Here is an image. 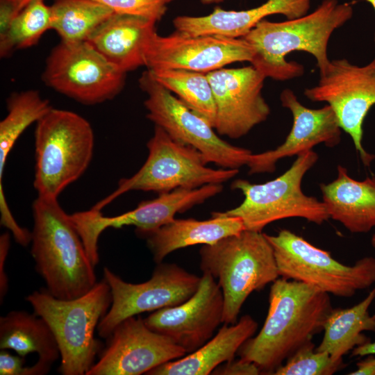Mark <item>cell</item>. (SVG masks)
Wrapping results in <instances>:
<instances>
[{
    "label": "cell",
    "mask_w": 375,
    "mask_h": 375,
    "mask_svg": "<svg viewBox=\"0 0 375 375\" xmlns=\"http://www.w3.org/2000/svg\"><path fill=\"white\" fill-rule=\"evenodd\" d=\"M310 6V0H267L248 10L216 8L204 16H178L174 19L173 25L176 31L188 35H217L241 38L267 16L280 14L292 19L306 15Z\"/></svg>",
    "instance_id": "cell-20"
},
{
    "label": "cell",
    "mask_w": 375,
    "mask_h": 375,
    "mask_svg": "<svg viewBox=\"0 0 375 375\" xmlns=\"http://www.w3.org/2000/svg\"><path fill=\"white\" fill-rule=\"evenodd\" d=\"M343 366L326 351H318L310 341L297 349L276 369L275 375H331Z\"/></svg>",
    "instance_id": "cell-31"
},
{
    "label": "cell",
    "mask_w": 375,
    "mask_h": 375,
    "mask_svg": "<svg viewBox=\"0 0 375 375\" xmlns=\"http://www.w3.org/2000/svg\"><path fill=\"white\" fill-rule=\"evenodd\" d=\"M199 256L201 270L222 289L224 324L237 322L247 297L280 277L273 248L262 232L244 230L203 245Z\"/></svg>",
    "instance_id": "cell-5"
},
{
    "label": "cell",
    "mask_w": 375,
    "mask_h": 375,
    "mask_svg": "<svg viewBox=\"0 0 375 375\" xmlns=\"http://www.w3.org/2000/svg\"><path fill=\"white\" fill-rule=\"evenodd\" d=\"M25 358L10 353L6 349L0 352L1 375H26L27 367H24Z\"/></svg>",
    "instance_id": "cell-34"
},
{
    "label": "cell",
    "mask_w": 375,
    "mask_h": 375,
    "mask_svg": "<svg viewBox=\"0 0 375 375\" xmlns=\"http://www.w3.org/2000/svg\"><path fill=\"white\" fill-rule=\"evenodd\" d=\"M10 247V233H3L0 236V301H3L8 291V278L6 274L5 265Z\"/></svg>",
    "instance_id": "cell-35"
},
{
    "label": "cell",
    "mask_w": 375,
    "mask_h": 375,
    "mask_svg": "<svg viewBox=\"0 0 375 375\" xmlns=\"http://www.w3.org/2000/svg\"><path fill=\"white\" fill-rule=\"evenodd\" d=\"M0 349H12L25 358L36 353L38 361L29 366L31 375L47 374L60 358L56 338L46 321L26 310H11L0 317Z\"/></svg>",
    "instance_id": "cell-25"
},
{
    "label": "cell",
    "mask_w": 375,
    "mask_h": 375,
    "mask_svg": "<svg viewBox=\"0 0 375 375\" xmlns=\"http://www.w3.org/2000/svg\"><path fill=\"white\" fill-rule=\"evenodd\" d=\"M115 13L145 17L158 22L167 10V0H95Z\"/></svg>",
    "instance_id": "cell-32"
},
{
    "label": "cell",
    "mask_w": 375,
    "mask_h": 375,
    "mask_svg": "<svg viewBox=\"0 0 375 375\" xmlns=\"http://www.w3.org/2000/svg\"><path fill=\"white\" fill-rule=\"evenodd\" d=\"M214 374L221 375H257L261 374L256 364L240 358L228 362L221 367H217L213 372Z\"/></svg>",
    "instance_id": "cell-33"
},
{
    "label": "cell",
    "mask_w": 375,
    "mask_h": 375,
    "mask_svg": "<svg viewBox=\"0 0 375 375\" xmlns=\"http://www.w3.org/2000/svg\"><path fill=\"white\" fill-rule=\"evenodd\" d=\"M52 108L38 91L29 90L12 94L7 99V115L0 122V176L6 162L22 133Z\"/></svg>",
    "instance_id": "cell-29"
},
{
    "label": "cell",
    "mask_w": 375,
    "mask_h": 375,
    "mask_svg": "<svg viewBox=\"0 0 375 375\" xmlns=\"http://www.w3.org/2000/svg\"><path fill=\"white\" fill-rule=\"evenodd\" d=\"M51 29V8L44 0H32L12 20L8 30L0 36V54L8 56L16 49L35 45Z\"/></svg>",
    "instance_id": "cell-30"
},
{
    "label": "cell",
    "mask_w": 375,
    "mask_h": 375,
    "mask_svg": "<svg viewBox=\"0 0 375 375\" xmlns=\"http://www.w3.org/2000/svg\"><path fill=\"white\" fill-rule=\"evenodd\" d=\"M304 95L332 108L341 129L351 138L362 163L369 166L375 156L362 146V126L375 105V58L364 66L353 65L345 58L331 60L320 74L318 84L306 89Z\"/></svg>",
    "instance_id": "cell-13"
},
{
    "label": "cell",
    "mask_w": 375,
    "mask_h": 375,
    "mask_svg": "<svg viewBox=\"0 0 375 375\" xmlns=\"http://www.w3.org/2000/svg\"><path fill=\"white\" fill-rule=\"evenodd\" d=\"M103 279L111 289L112 301L97 331L106 340L128 317L185 302L197 290L201 277L176 264L162 262L157 264L150 279L143 283L126 282L108 267L103 268Z\"/></svg>",
    "instance_id": "cell-12"
},
{
    "label": "cell",
    "mask_w": 375,
    "mask_h": 375,
    "mask_svg": "<svg viewBox=\"0 0 375 375\" xmlns=\"http://www.w3.org/2000/svg\"><path fill=\"white\" fill-rule=\"evenodd\" d=\"M258 323L249 315L233 324H224L196 351L162 364L148 375H208L219 365L234 359L242 344L256 333Z\"/></svg>",
    "instance_id": "cell-23"
},
{
    "label": "cell",
    "mask_w": 375,
    "mask_h": 375,
    "mask_svg": "<svg viewBox=\"0 0 375 375\" xmlns=\"http://www.w3.org/2000/svg\"><path fill=\"white\" fill-rule=\"evenodd\" d=\"M156 22L145 17L113 13L86 40L122 72L144 66V49Z\"/></svg>",
    "instance_id": "cell-22"
},
{
    "label": "cell",
    "mask_w": 375,
    "mask_h": 375,
    "mask_svg": "<svg viewBox=\"0 0 375 375\" xmlns=\"http://www.w3.org/2000/svg\"><path fill=\"white\" fill-rule=\"evenodd\" d=\"M216 107L214 128L238 139L265 122L270 108L262 94L265 76L253 66L221 68L206 73Z\"/></svg>",
    "instance_id": "cell-17"
},
{
    "label": "cell",
    "mask_w": 375,
    "mask_h": 375,
    "mask_svg": "<svg viewBox=\"0 0 375 375\" xmlns=\"http://www.w3.org/2000/svg\"><path fill=\"white\" fill-rule=\"evenodd\" d=\"M51 29L66 43L86 41L114 12L95 0H55Z\"/></svg>",
    "instance_id": "cell-27"
},
{
    "label": "cell",
    "mask_w": 375,
    "mask_h": 375,
    "mask_svg": "<svg viewBox=\"0 0 375 375\" xmlns=\"http://www.w3.org/2000/svg\"><path fill=\"white\" fill-rule=\"evenodd\" d=\"M139 85L147 94V117L155 126L174 140L197 149L207 164L236 169L247 166L253 154L251 150L222 139L208 122L157 82L148 70L142 74Z\"/></svg>",
    "instance_id": "cell-10"
},
{
    "label": "cell",
    "mask_w": 375,
    "mask_h": 375,
    "mask_svg": "<svg viewBox=\"0 0 375 375\" xmlns=\"http://www.w3.org/2000/svg\"><path fill=\"white\" fill-rule=\"evenodd\" d=\"M87 375H140L187 354L166 336L150 329L140 316L119 323L106 339Z\"/></svg>",
    "instance_id": "cell-16"
},
{
    "label": "cell",
    "mask_w": 375,
    "mask_h": 375,
    "mask_svg": "<svg viewBox=\"0 0 375 375\" xmlns=\"http://www.w3.org/2000/svg\"><path fill=\"white\" fill-rule=\"evenodd\" d=\"M147 147L148 156L141 168L132 176L120 179L116 190L92 209L101 211L129 191L161 194L178 188L196 189L208 184H222L239 172L236 169H216L208 167L197 149L174 140L158 126H155Z\"/></svg>",
    "instance_id": "cell-8"
},
{
    "label": "cell",
    "mask_w": 375,
    "mask_h": 375,
    "mask_svg": "<svg viewBox=\"0 0 375 375\" xmlns=\"http://www.w3.org/2000/svg\"><path fill=\"white\" fill-rule=\"evenodd\" d=\"M153 78L214 128L216 107L206 73L179 69H147Z\"/></svg>",
    "instance_id": "cell-28"
},
{
    "label": "cell",
    "mask_w": 375,
    "mask_h": 375,
    "mask_svg": "<svg viewBox=\"0 0 375 375\" xmlns=\"http://www.w3.org/2000/svg\"><path fill=\"white\" fill-rule=\"evenodd\" d=\"M201 2L203 4H212L221 3L224 0H200Z\"/></svg>",
    "instance_id": "cell-39"
},
{
    "label": "cell",
    "mask_w": 375,
    "mask_h": 375,
    "mask_svg": "<svg viewBox=\"0 0 375 375\" xmlns=\"http://www.w3.org/2000/svg\"><path fill=\"white\" fill-rule=\"evenodd\" d=\"M253 51L242 38L217 35H188L178 31L162 36L155 30L144 49L149 70L179 69L208 73L235 62H251Z\"/></svg>",
    "instance_id": "cell-15"
},
{
    "label": "cell",
    "mask_w": 375,
    "mask_h": 375,
    "mask_svg": "<svg viewBox=\"0 0 375 375\" xmlns=\"http://www.w3.org/2000/svg\"><path fill=\"white\" fill-rule=\"evenodd\" d=\"M224 297L217 281L203 273L196 292L185 302L153 311L144 319L152 331L162 334L190 353L208 342L223 323Z\"/></svg>",
    "instance_id": "cell-18"
},
{
    "label": "cell",
    "mask_w": 375,
    "mask_h": 375,
    "mask_svg": "<svg viewBox=\"0 0 375 375\" xmlns=\"http://www.w3.org/2000/svg\"><path fill=\"white\" fill-rule=\"evenodd\" d=\"M26 301L46 321L56 338L60 353L59 372L87 375L101 351L94 332L112 301L111 289L105 279L73 299H58L42 288L28 294Z\"/></svg>",
    "instance_id": "cell-4"
},
{
    "label": "cell",
    "mask_w": 375,
    "mask_h": 375,
    "mask_svg": "<svg viewBox=\"0 0 375 375\" xmlns=\"http://www.w3.org/2000/svg\"><path fill=\"white\" fill-rule=\"evenodd\" d=\"M371 244L375 251V233L372 236Z\"/></svg>",
    "instance_id": "cell-41"
},
{
    "label": "cell",
    "mask_w": 375,
    "mask_h": 375,
    "mask_svg": "<svg viewBox=\"0 0 375 375\" xmlns=\"http://www.w3.org/2000/svg\"><path fill=\"white\" fill-rule=\"evenodd\" d=\"M222 190V184H208L192 190L178 188L143 201L135 209L117 216L106 217L91 208L70 215V217L90 261L96 267L99 260V238L106 228L133 226L136 233L142 236L171 222L176 214L205 202Z\"/></svg>",
    "instance_id": "cell-14"
},
{
    "label": "cell",
    "mask_w": 375,
    "mask_h": 375,
    "mask_svg": "<svg viewBox=\"0 0 375 375\" xmlns=\"http://www.w3.org/2000/svg\"><path fill=\"white\" fill-rule=\"evenodd\" d=\"M374 315V317H375V315Z\"/></svg>",
    "instance_id": "cell-43"
},
{
    "label": "cell",
    "mask_w": 375,
    "mask_h": 375,
    "mask_svg": "<svg viewBox=\"0 0 375 375\" xmlns=\"http://www.w3.org/2000/svg\"><path fill=\"white\" fill-rule=\"evenodd\" d=\"M332 309L329 294L303 282L278 278L270 288L264 324L240 348V358L256 364L261 374H273L324 330Z\"/></svg>",
    "instance_id": "cell-1"
},
{
    "label": "cell",
    "mask_w": 375,
    "mask_h": 375,
    "mask_svg": "<svg viewBox=\"0 0 375 375\" xmlns=\"http://www.w3.org/2000/svg\"><path fill=\"white\" fill-rule=\"evenodd\" d=\"M172 1H173V0H167V3H169V2H171Z\"/></svg>",
    "instance_id": "cell-42"
},
{
    "label": "cell",
    "mask_w": 375,
    "mask_h": 375,
    "mask_svg": "<svg viewBox=\"0 0 375 375\" xmlns=\"http://www.w3.org/2000/svg\"><path fill=\"white\" fill-rule=\"evenodd\" d=\"M265 235L273 248L281 277L340 297H351L375 283L374 257L366 256L353 265H346L290 230Z\"/></svg>",
    "instance_id": "cell-9"
},
{
    "label": "cell",
    "mask_w": 375,
    "mask_h": 375,
    "mask_svg": "<svg viewBox=\"0 0 375 375\" xmlns=\"http://www.w3.org/2000/svg\"><path fill=\"white\" fill-rule=\"evenodd\" d=\"M32 209L31 253L45 289L64 300L85 294L97 282L95 267L70 215L58 199L38 197Z\"/></svg>",
    "instance_id": "cell-3"
},
{
    "label": "cell",
    "mask_w": 375,
    "mask_h": 375,
    "mask_svg": "<svg viewBox=\"0 0 375 375\" xmlns=\"http://www.w3.org/2000/svg\"><path fill=\"white\" fill-rule=\"evenodd\" d=\"M10 2L14 8L15 16L32 0H6Z\"/></svg>",
    "instance_id": "cell-38"
},
{
    "label": "cell",
    "mask_w": 375,
    "mask_h": 375,
    "mask_svg": "<svg viewBox=\"0 0 375 375\" xmlns=\"http://www.w3.org/2000/svg\"><path fill=\"white\" fill-rule=\"evenodd\" d=\"M375 355V342H368L355 347L351 351V356Z\"/></svg>",
    "instance_id": "cell-37"
},
{
    "label": "cell",
    "mask_w": 375,
    "mask_h": 375,
    "mask_svg": "<svg viewBox=\"0 0 375 375\" xmlns=\"http://www.w3.org/2000/svg\"><path fill=\"white\" fill-rule=\"evenodd\" d=\"M245 230L242 220L238 217L212 212L207 220L177 219L142 235L158 264L172 252L196 244H212Z\"/></svg>",
    "instance_id": "cell-24"
},
{
    "label": "cell",
    "mask_w": 375,
    "mask_h": 375,
    "mask_svg": "<svg viewBox=\"0 0 375 375\" xmlns=\"http://www.w3.org/2000/svg\"><path fill=\"white\" fill-rule=\"evenodd\" d=\"M126 74L87 41H60L47 56L42 77L56 92L94 105L115 98L124 86Z\"/></svg>",
    "instance_id": "cell-11"
},
{
    "label": "cell",
    "mask_w": 375,
    "mask_h": 375,
    "mask_svg": "<svg viewBox=\"0 0 375 375\" xmlns=\"http://www.w3.org/2000/svg\"><path fill=\"white\" fill-rule=\"evenodd\" d=\"M369 356L363 360L356 363L357 369L349 374L350 375H375V357L374 355Z\"/></svg>",
    "instance_id": "cell-36"
},
{
    "label": "cell",
    "mask_w": 375,
    "mask_h": 375,
    "mask_svg": "<svg viewBox=\"0 0 375 375\" xmlns=\"http://www.w3.org/2000/svg\"><path fill=\"white\" fill-rule=\"evenodd\" d=\"M280 100L282 106L292 115L291 131L284 142L276 149L252 154L247 165L249 174L273 172L276 162L282 158L297 156L319 144L333 147L340 142L342 129L329 105L308 108L298 101L290 89L281 92Z\"/></svg>",
    "instance_id": "cell-19"
},
{
    "label": "cell",
    "mask_w": 375,
    "mask_h": 375,
    "mask_svg": "<svg viewBox=\"0 0 375 375\" xmlns=\"http://www.w3.org/2000/svg\"><path fill=\"white\" fill-rule=\"evenodd\" d=\"M366 1L367 2H369L372 6V7L374 8V9L375 10V0H366ZM374 44H375V33H374Z\"/></svg>",
    "instance_id": "cell-40"
},
{
    "label": "cell",
    "mask_w": 375,
    "mask_h": 375,
    "mask_svg": "<svg viewBox=\"0 0 375 375\" xmlns=\"http://www.w3.org/2000/svg\"><path fill=\"white\" fill-rule=\"evenodd\" d=\"M353 13L351 3L323 0L312 12L281 22H259L242 38L252 47L251 65L266 78L284 81L301 76L302 65L288 62L285 56L294 51L312 54L319 74L330 63L328 44L333 32L342 26Z\"/></svg>",
    "instance_id": "cell-2"
},
{
    "label": "cell",
    "mask_w": 375,
    "mask_h": 375,
    "mask_svg": "<svg viewBox=\"0 0 375 375\" xmlns=\"http://www.w3.org/2000/svg\"><path fill=\"white\" fill-rule=\"evenodd\" d=\"M337 170L335 179L320 184L328 217L352 233H368L375 227V176L357 181L344 167Z\"/></svg>",
    "instance_id": "cell-21"
},
{
    "label": "cell",
    "mask_w": 375,
    "mask_h": 375,
    "mask_svg": "<svg viewBox=\"0 0 375 375\" xmlns=\"http://www.w3.org/2000/svg\"><path fill=\"white\" fill-rule=\"evenodd\" d=\"M375 299V287L360 303L349 308H333L324 326V337L315 349L327 352L334 361L355 347L371 342L362 334L365 331H375V317L370 316L369 308Z\"/></svg>",
    "instance_id": "cell-26"
},
{
    "label": "cell",
    "mask_w": 375,
    "mask_h": 375,
    "mask_svg": "<svg viewBox=\"0 0 375 375\" xmlns=\"http://www.w3.org/2000/svg\"><path fill=\"white\" fill-rule=\"evenodd\" d=\"M94 144L90 124L76 112L52 108L38 120L33 181L38 197L58 199L86 171Z\"/></svg>",
    "instance_id": "cell-6"
},
{
    "label": "cell",
    "mask_w": 375,
    "mask_h": 375,
    "mask_svg": "<svg viewBox=\"0 0 375 375\" xmlns=\"http://www.w3.org/2000/svg\"><path fill=\"white\" fill-rule=\"evenodd\" d=\"M317 160V153L310 149L297 155L291 167L272 181L260 184L244 179L234 181L231 188L240 190L244 199L237 207L218 212L240 217L245 230L257 232L286 218L298 217L323 224L330 218L322 201L305 194L301 189L305 174Z\"/></svg>",
    "instance_id": "cell-7"
}]
</instances>
